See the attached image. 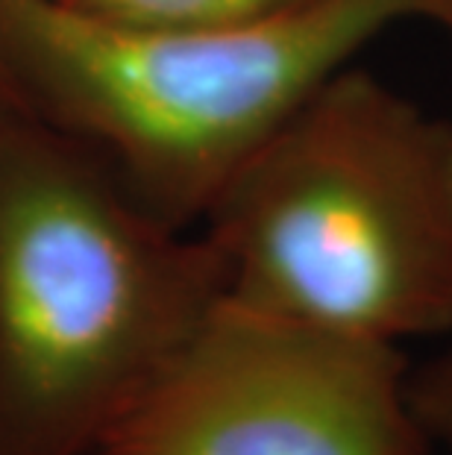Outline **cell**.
Masks as SVG:
<instances>
[{
  "label": "cell",
  "mask_w": 452,
  "mask_h": 455,
  "mask_svg": "<svg viewBox=\"0 0 452 455\" xmlns=\"http://www.w3.org/2000/svg\"><path fill=\"white\" fill-rule=\"evenodd\" d=\"M435 4V18H432V24L444 27V30L452 36V0H432Z\"/></svg>",
  "instance_id": "obj_7"
},
{
  "label": "cell",
  "mask_w": 452,
  "mask_h": 455,
  "mask_svg": "<svg viewBox=\"0 0 452 455\" xmlns=\"http://www.w3.org/2000/svg\"><path fill=\"white\" fill-rule=\"evenodd\" d=\"M71 4L130 24L174 30H220L258 24L312 0H71Z\"/></svg>",
  "instance_id": "obj_5"
},
{
  "label": "cell",
  "mask_w": 452,
  "mask_h": 455,
  "mask_svg": "<svg viewBox=\"0 0 452 455\" xmlns=\"http://www.w3.org/2000/svg\"><path fill=\"white\" fill-rule=\"evenodd\" d=\"M200 232L244 308L393 347L452 335V121L353 62L244 162Z\"/></svg>",
  "instance_id": "obj_2"
},
{
  "label": "cell",
  "mask_w": 452,
  "mask_h": 455,
  "mask_svg": "<svg viewBox=\"0 0 452 455\" xmlns=\"http://www.w3.org/2000/svg\"><path fill=\"white\" fill-rule=\"evenodd\" d=\"M400 347L220 297L98 455H432Z\"/></svg>",
  "instance_id": "obj_4"
},
{
  "label": "cell",
  "mask_w": 452,
  "mask_h": 455,
  "mask_svg": "<svg viewBox=\"0 0 452 455\" xmlns=\"http://www.w3.org/2000/svg\"><path fill=\"white\" fill-rule=\"evenodd\" d=\"M432 18V0H312L258 24L174 30L71 0H0V76L153 215L200 229L314 89L393 27Z\"/></svg>",
  "instance_id": "obj_3"
},
{
  "label": "cell",
  "mask_w": 452,
  "mask_h": 455,
  "mask_svg": "<svg viewBox=\"0 0 452 455\" xmlns=\"http://www.w3.org/2000/svg\"><path fill=\"white\" fill-rule=\"evenodd\" d=\"M220 297L203 232L30 112L0 115V455H98Z\"/></svg>",
  "instance_id": "obj_1"
},
{
  "label": "cell",
  "mask_w": 452,
  "mask_h": 455,
  "mask_svg": "<svg viewBox=\"0 0 452 455\" xmlns=\"http://www.w3.org/2000/svg\"><path fill=\"white\" fill-rule=\"evenodd\" d=\"M408 400L432 450L452 455V341L426 364L411 367Z\"/></svg>",
  "instance_id": "obj_6"
},
{
  "label": "cell",
  "mask_w": 452,
  "mask_h": 455,
  "mask_svg": "<svg viewBox=\"0 0 452 455\" xmlns=\"http://www.w3.org/2000/svg\"><path fill=\"white\" fill-rule=\"evenodd\" d=\"M9 109H21V106L15 103V98H12V92L6 89V83H4V76H0V115L4 112H9Z\"/></svg>",
  "instance_id": "obj_8"
}]
</instances>
